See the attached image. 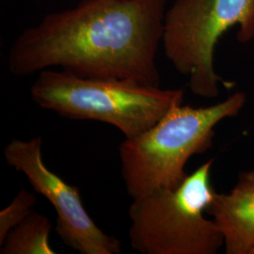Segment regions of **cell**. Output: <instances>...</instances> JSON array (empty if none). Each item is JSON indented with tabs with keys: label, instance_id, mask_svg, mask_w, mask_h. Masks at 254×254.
<instances>
[{
	"label": "cell",
	"instance_id": "11",
	"mask_svg": "<svg viewBox=\"0 0 254 254\" xmlns=\"http://www.w3.org/2000/svg\"><path fill=\"white\" fill-rule=\"evenodd\" d=\"M33 1H38V0H33Z\"/></svg>",
	"mask_w": 254,
	"mask_h": 254
},
{
	"label": "cell",
	"instance_id": "9",
	"mask_svg": "<svg viewBox=\"0 0 254 254\" xmlns=\"http://www.w3.org/2000/svg\"><path fill=\"white\" fill-rule=\"evenodd\" d=\"M36 201V196L32 192L23 189L9 205L0 212V246L9 232L33 211Z\"/></svg>",
	"mask_w": 254,
	"mask_h": 254
},
{
	"label": "cell",
	"instance_id": "2",
	"mask_svg": "<svg viewBox=\"0 0 254 254\" xmlns=\"http://www.w3.org/2000/svg\"><path fill=\"white\" fill-rule=\"evenodd\" d=\"M247 97L236 91L208 107L178 105L154 127L119 146L122 177L132 200L160 189H175L189 175L191 156L204 154L213 145L215 127L236 117Z\"/></svg>",
	"mask_w": 254,
	"mask_h": 254
},
{
	"label": "cell",
	"instance_id": "6",
	"mask_svg": "<svg viewBox=\"0 0 254 254\" xmlns=\"http://www.w3.org/2000/svg\"><path fill=\"white\" fill-rule=\"evenodd\" d=\"M43 137L14 138L4 149L7 164L23 173L37 193L48 200L56 212V233L65 245L82 254H119L117 237L106 234L84 207L79 190L64 181L46 166Z\"/></svg>",
	"mask_w": 254,
	"mask_h": 254
},
{
	"label": "cell",
	"instance_id": "5",
	"mask_svg": "<svg viewBox=\"0 0 254 254\" xmlns=\"http://www.w3.org/2000/svg\"><path fill=\"white\" fill-rule=\"evenodd\" d=\"M236 27L239 43L254 40V0H175L166 11L164 52L174 69L189 77L193 94L212 99L220 84L232 88L216 73L214 54L219 39Z\"/></svg>",
	"mask_w": 254,
	"mask_h": 254
},
{
	"label": "cell",
	"instance_id": "10",
	"mask_svg": "<svg viewBox=\"0 0 254 254\" xmlns=\"http://www.w3.org/2000/svg\"><path fill=\"white\" fill-rule=\"evenodd\" d=\"M251 254H254V248L253 249V251L251 252Z\"/></svg>",
	"mask_w": 254,
	"mask_h": 254
},
{
	"label": "cell",
	"instance_id": "8",
	"mask_svg": "<svg viewBox=\"0 0 254 254\" xmlns=\"http://www.w3.org/2000/svg\"><path fill=\"white\" fill-rule=\"evenodd\" d=\"M51 230L49 218L32 211L6 236L0 246V254H55L49 241Z\"/></svg>",
	"mask_w": 254,
	"mask_h": 254
},
{
	"label": "cell",
	"instance_id": "1",
	"mask_svg": "<svg viewBox=\"0 0 254 254\" xmlns=\"http://www.w3.org/2000/svg\"><path fill=\"white\" fill-rule=\"evenodd\" d=\"M166 11V0H81L25 29L9 48V72L27 76L59 67L83 77L159 86Z\"/></svg>",
	"mask_w": 254,
	"mask_h": 254
},
{
	"label": "cell",
	"instance_id": "7",
	"mask_svg": "<svg viewBox=\"0 0 254 254\" xmlns=\"http://www.w3.org/2000/svg\"><path fill=\"white\" fill-rule=\"evenodd\" d=\"M205 213L223 236L225 254H251L254 248V170L239 173L230 193L215 192Z\"/></svg>",
	"mask_w": 254,
	"mask_h": 254
},
{
	"label": "cell",
	"instance_id": "3",
	"mask_svg": "<svg viewBox=\"0 0 254 254\" xmlns=\"http://www.w3.org/2000/svg\"><path fill=\"white\" fill-rule=\"evenodd\" d=\"M30 95L42 109L65 118L108 124L125 138L154 127L184 100L182 89L163 90L124 78L83 77L54 69L39 73Z\"/></svg>",
	"mask_w": 254,
	"mask_h": 254
},
{
	"label": "cell",
	"instance_id": "4",
	"mask_svg": "<svg viewBox=\"0 0 254 254\" xmlns=\"http://www.w3.org/2000/svg\"><path fill=\"white\" fill-rule=\"evenodd\" d=\"M210 159L175 189H160L132 200L130 246L142 254H216L224 246L213 219L204 217L215 190Z\"/></svg>",
	"mask_w": 254,
	"mask_h": 254
}]
</instances>
